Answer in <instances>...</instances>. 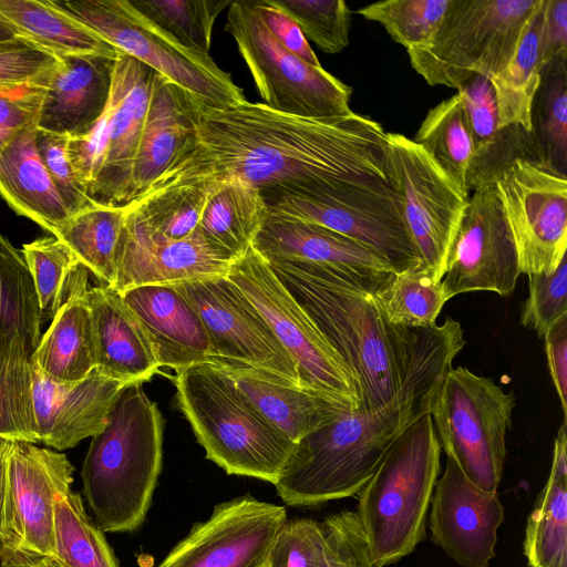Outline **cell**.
Instances as JSON below:
<instances>
[{
	"label": "cell",
	"mask_w": 567,
	"mask_h": 567,
	"mask_svg": "<svg viewBox=\"0 0 567 567\" xmlns=\"http://www.w3.org/2000/svg\"><path fill=\"white\" fill-rule=\"evenodd\" d=\"M209 363L228 375L260 415L293 443L351 411L318 393L276 381L251 367L228 360Z\"/></svg>",
	"instance_id": "27"
},
{
	"label": "cell",
	"mask_w": 567,
	"mask_h": 567,
	"mask_svg": "<svg viewBox=\"0 0 567 567\" xmlns=\"http://www.w3.org/2000/svg\"><path fill=\"white\" fill-rule=\"evenodd\" d=\"M33 278L22 250L0 234V368L35 352L41 326Z\"/></svg>",
	"instance_id": "30"
},
{
	"label": "cell",
	"mask_w": 567,
	"mask_h": 567,
	"mask_svg": "<svg viewBox=\"0 0 567 567\" xmlns=\"http://www.w3.org/2000/svg\"><path fill=\"white\" fill-rule=\"evenodd\" d=\"M542 0H451L423 48L406 50L412 68L430 85L458 89L472 75L492 80L514 58Z\"/></svg>",
	"instance_id": "7"
},
{
	"label": "cell",
	"mask_w": 567,
	"mask_h": 567,
	"mask_svg": "<svg viewBox=\"0 0 567 567\" xmlns=\"http://www.w3.org/2000/svg\"><path fill=\"white\" fill-rule=\"evenodd\" d=\"M164 419L142 383L124 385L106 425L92 436L82 492L102 532L125 533L145 520L162 470Z\"/></svg>",
	"instance_id": "4"
},
{
	"label": "cell",
	"mask_w": 567,
	"mask_h": 567,
	"mask_svg": "<svg viewBox=\"0 0 567 567\" xmlns=\"http://www.w3.org/2000/svg\"><path fill=\"white\" fill-rule=\"evenodd\" d=\"M175 402L206 457L230 475L275 485L295 443L271 425L209 362L176 371Z\"/></svg>",
	"instance_id": "6"
},
{
	"label": "cell",
	"mask_w": 567,
	"mask_h": 567,
	"mask_svg": "<svg viewBox=\"0 0 567 567\" xmlns=\"http://www.w3.org/2000/svg\"><path fill=\"white\" fill-rule=\"evenodd\" d=\"M30 363L56 382L79 381L96 367L86 293L75 297L59 310L40 339Z\"/></svg>",
	"instance_id": "33"
},
{
	"label": "cell",
	"mask_w": 567,
	"mask_h": 567,
	"mask_svg": "<svg viewBox=\"0 0 567 567\" xmlns=\"http://www.w3.org/2000/svg\"><path fill=\"white\" fill-rule=\"evenodd\" d=\"M47 84L0 89V150L37 125Z\"/></svg>",
	"instance_id": "52"
},
{
	"label": "cell",
	"mask_w": 567,
	"mask_h": 567,
	"mask_svg": "<svg viewBox=\"0 0 567 567\" xmlns=\"http://www.w3.org/2000/svg\"><path fill=\"white\" fill-rule=\"evenodd\" d=\"M68 142L65 136L37 128V147L41 161L66 209L73 216L95 205L86 197L75 176L68 156Z\"/></svg>",
	"instance_id": "51"
},
{
	"label": "cell",
	"mask_w": 567,
	"mask_h": 567,
	"mask_svg": "<svg viewBox=\"0 0 567 567\" xmlns=\"http://www.w3.org/2000/svg\"><path fill=\"white\" fill-rule=\"evenodd\" d=\"M55 561L61 567H120L102 529L86 514L79 493L61 492L54 506Z\"/></svg>",
	"instance_id": "40"
},
{
	"label": "cell",
	"mask_w": 567,
	"mask_h": 567,
	"mask_svg": "<svg viewBox=\"0 0 567 567\" xmlns=\"http://www.w3.org/2000/svg\"><path fill=\"white\" fill-rule=\"evenodd\" d=\"M225 30L235 40L267 107L302 117L352 112V89L287 50L267 29L251 0L230 2Z\"/></svg>",
	"instance_id": "12"
},
{
	"label": "cell",
	"mask_w": 567,
	"mask_h": 567,
	"mask_svg": "<svg viewBox=\"0 0 567 567\" xmlns=\"http://www.w3.org/2000/svg\"><path fill=\"white\" fill-rule=\"evenodd\" d=\"M299 25L306 39L326 53L341 52L349 44L351 12L342 0H272Z\"/></svg>",
	"instance_id": "47"
},
{
	"label": "cell",
	"mask_w": 567,
	"mask_h": 567,
	"mask_svg": "<svg viewBox=\"0 0 567 567\" xmlns=\"http://www.w3.org/2000/svg\"><path fill=\"white\" fill-rule=\"evenodd\" d=\"M213 182L192 183L138 197L126 210L168 239L187 238L199 228Z\"/></svg>",
	"instance_id": "42"
},
{
	"label": "cell",
	"mask_w": 567,
	"mask_h": 567,
	"mask_svg": "<svg viewBox=\"0 0 567 567\" xmlns=\"http://www.w3.org/2000/svg\"><path fill=\"white\" fill-rule=\"evenodd\" d=\"M386 165L389 181L400 196L405 225L422 262L442 280L470 195L404 135L388 133Z\"/></svg>",
	"instance_id": "14"
},
{
	"label": "cell",
	"mask_w": 567,
	"mask_h": 567,
	"mask_svg": "<svg viewBox=\"0 0 567 567\" xmlns=\"http://www.w3.org/2000/svg\"><path fill=\"white\" fill-rule=\"evenodd\" d=\"M516 245L520 274L553 272L567 250V177L516 159L495 184Z\"/></svg>",
	"instance_id": "16"
},
{
	"label": "cell",
	"mask_w": 567,
	"mask_h": 567,
	"mask_svg": "<svg viewBox=\"0 0 567 567\" xmlns=\"http://www.w3.org/2000/svg\"><path fill=\"white\" fill-rule=\"evenodd\" d=\"M60 58L23 37L0 41V89L47 84Z\"/></svg>",
	"instance_id": "50"
},
{
	"label": "cell",
	"mask_w": 567,
	"mask_h": 567,
	"mask_svg": "<svg viewBox=\"0 0 567 567\" xmlns=\"http://www.w3.org/2000/svg\"><path fill=\"white\" fill-rule=\"evenodd\" d=\"M430 413L402 384L385 405L341 413L295 443L275 487L289 506H316L358 494L403 430Z\"/></svg>",
	"instance_id": "3"
},
{
	"label": "cell",
	"mask_w": 567,
	"mask_h": 567,
	"mask_svg": "<svg viewBox=\"0 0 567 567\" xmlns=\"http://www.w3.org/2000/svg\"><path fill=\"white\" fill-rule=\"evenodd\" d=\"M543 0L530 19L509 64L491 82L498 113V128L522 125L532 131L530 110L542 78L539 33Z\"/></svg>",
	"instance_id": "37"
},
{
	"label": "cell",
	"mask_w": 567,
	"mask_h": 567,
	"mask_svg": "<svg viewBox=\"0 0 567 567\" xmlns=\"http://www.w3.org/2000/svg\"><path fill=\"white\" fill-rule=\"evenodd\" d=\"M184 48L209 56L214 24L228 0H128Z\"/></svg>",
	"instance_id": "43"
},
{
	"label": "cell",
	"mask_w": 567,
	"mask_h": 567,
	"mask_svg": "<svg viewBox=\"0 0 567 567\" xmlns=\"http://www.w3.org/2000/svg\"><path fill=\"white\" fill-rule=\"evenodd\" d=\"M3 16L23 37L58 58L121 53L51 0H0Z\"/></svg>",
	"instance_id": "32"
},
{
	"label": "cell",
	"mask_w": 567,
	"mask_h": 567,
	"mask_svg": "<svg viewBox=\"0 0 567 567\" xmlns=\"http://www.w3.org/2000/svg\"><path fill=\"white\" fill-rule=\"evenodd\" d=\"M528 276V298L520 323L544 337L547 330L567 315V256L550 274Z\"/></svg>",
	"instance_id": "49"
},
{
	"label": "cell",
	"mask_w": 567,
	"mask_h": 567,
	"mask_svg": "<svg viewBox=\"0 0 567 567\" xmlns=\"http://www.w3.org/2000/svg\"><path fill=\"white\" fill-rule=\"evenodd\" d=\"M120 293L146 332L159 368L179 371L209 361L204 323L173 284L143 285Z\"/></svg>",
	"instance_id": "24"
},
{
	"label": "cell",
	"mask_w": 567,
	"mask_h": 567,
	"mask_svg": "<svg viewBox=\"0 0 567 567\" xmlns=\"http://www.w3.org/2000/svg\"><path fill=\"white\" fill-rule=\"evenodd\" d=\"M516 159L545 164L532 131L522 125L498 128L492 140L475 148L466 175L468 193L495 187L501 175Z\"/></svg>",
	"instance_id": "45"
},
{
	"label": "cell",
	"mask_w": 567,
	"mask_h": 567,
	"mask_svg": "<svg viewBox=\"0 0 567 567\" xmlns=\"http://www.w3.org/2000/svg\"><path fill=\"white\" fill-rule=\"evenodd\" d=\"M384 319L406 328H432L447 301L442 287L425 265L395 272L392 280L373 295Z\"/></svg>",
	"instance_id": "41"
},
{
	"label": "cell",
	"mask_w": 567,
	"mask_h": 567,
	"mask_svg": "<svg viewBox=\"0 0 567 567\" xmlns=\"http://www.w3.org/2000/svg\"><path fill=\"white\" fill-rule=\"evenodd\" d=\"M515 404L513 392L464 367L449 370L433 401L430 414L441 447L488 493H497L502 480Z\"/></svg>",
	"instance_id": "10"
},
{
	"label": "cell",
	"mask_w": 567,
	"mask_h": 567,
	"mask_svg": "<svg viewBox=\"0 0 567 567\" xmlns=\"http://www.w3.org/2000/svg\"><path fill=\"white\" fill-rule=\"evenodd\" d=\"M73 465L63 453L33 443L11 441L8 471L13 525L2 546L55 557L54 506L58 495L70 488Z\"/></svg>",
	"instance_id": "21"
},
{
	"label": "cell",
	"mask_w": 567,
	"mask_h": 567,
	"mask_svg": "<svg viewBox=\"0 0 567 567\" xmlns=\"http://www.w3.org/2000/svg\"><path fill=\"white\" fill-rule=\"evenodd\" d=\"M0 567H61L55 559L0 545Z\"/></svg>",
	"instance_id": "58"
},
{
	"label": "cell",
	"mask_w": 567,
	"mask_h": 567,
	"mask_svg": "<svg viewBox=\"0 0 567 567\" xmlns=\"http://www.w3.org/2000/svg\"><path fill=\"white\" fill-rule=\"evenodd\" d=\"M268 265L354 377L359 410L390 402L406 372L411 328L389 323L373 295L336 272L308 264Z\"/></svg>",
	"instance_id": "2"
},
{
	"label": "cell",
	"mask_w": 567,
	"mask_h": 567,
	"mask_svg": "<svg viewBox=\"0 0 567 567\" xmlns=\"http://www.w3.org/2000/svg\"><path fill=\"white\" fill-rule=\"evenodd\" d=\"M18 32L13 25L0 14V41H6L18 37Z\"/></svg>",
	"instance_id": "59"
},
{
	"label": "cell",
	"mask_w": 567,
	"mask_h": 567,
	"mask_svg": "<svg viewBox=\"0 0 567 567\" xmlns=\"http://www.w3.org/2000/svg\"><path fill=\"white\" fill-rule=\"evenodd\" d=\"M22 252L37 290L41 322L52 320L64 305L91 288L90 270L55 236L24 244Z\"/></svg>",
	"instance_id": "35"
},
{
	"label": "cell",
	"mask_w": 567,
	"mask_h": 567,
	"mask_svg": "<svg viewBox=\"0 0 567 567\" xmlns=\"http://www.w3.org/2000/svg\"><path fill=\"white\" fill-rule=\"evenodd\" d=\"M519 275L516 245L495 187L473 192L446 259V299L471 291L509 297Z\"/></svg>",
	"instance_id": "17"
},
{
	"label": "cell",
	"mask_w": 567,
	"mask_h": 567,
	"mask_svg": "<svg viewBox=\"0 0 567 567\" xmlns=\"http://www.w3.org/2000/svg\"><path fill=\"white\" fill-rule=\"evenodd\" d=\"M209 182H213V187L199 230L209 243L236 259L252 246L269 216L268 206L257 188L240 179Z\"/></svg>",
	"instance_id": "34"
},
{
	"label": "cell",
	"mask_w": 567,
	"mask_h": 567,
	"mask_svg": "<svg viewBox=\"0 0 567 567\" xmlns=\"http://www.w3.org/2000/svg\"><path fill=\"white\" fill-rule=\"evenodd\" d=\"M440 455L441 445L427 413L395 439L359 492L355 513L372 567L399 561L425 537Z\"/></svg>",
	"instance_id": "5"
},
{
	"label": "cell",
	"mask_w": 567,
	"mask_h": 567,
	"mask_svg": "<svg viewBox=\"0 0 567 567\" xmlns=\"http://www.w3.org/2000/svg\"><path fill=\"white\" fill-rule=\"evenodd\" d=\"M156 75L146 64L120 53L104 113L86 136L68 142L75 176L96 206L124 208L131 203L134 159Z\"/></svg>",
	"instance_id": "8"
},
{
	"label": "cell",
	"mask_w": 567,
	"mask_h": 567,
	"mask_svg": "<svg viewBox=\"0 0 567 567\" xmlns=\"http://www.w3.org/2000/svg\"><path fill=\"white\" fill-rule=\"evenodd\" d=\"M0 196L52 235L70 217L37 147V125L0 150Z\"/></svg>",
	"instance_id": "29"
},
{
	"label": "cell",
	"mask_w": 567,
	"mask_h": 567,
	"mask_svg": "<svg viewBox=\"0 0 567 567\" xmlns=\"http://www.w3.org/2000/svg\"><path fill=\"white\" fill-rule=\"evenodd\" d=\"M30 365L39 442L60 451L102 431L118 392L126 385L97 368L79 381L56 382Z\"/></svg>",
	"instance_id": "23"
},
{
	"label": "cell",
	"mask_w": 567,
	"mask_h": 567,
	"mask_svg": "<svg viewBox=\"0 0 567 567\" xmlns=\"http://www.w3.org/2000/svg\"><path fill=\"white\" fill-rule=\"evenodd\" d=\"M412 141L470 195L466 175L475 144L463 103L457 94L427 112Z\"/></svg>",
	"instance_id": "36"
},
{
	"label": "cell",
	"mask_w": 567,
	"mask_h": 567,
	"mask_svg": "<svg viewBox=\"0 0 567 567\" xmlns=\"http://www.w3.org/2000/svg\"><path fill=\"white\" fill-rule=\"evenodd\" d=\"M227 277L266 320L295 363L303 389L348 410L360 408L354 377L252 246L233 261Z\"/></svg>",
	"instance_id": "11"
},
{
	"label": "cell",
	"mask_w": 567,
	"mask_h": 567,
	"mask_svg": "<svg viewBox=\"0 0 567 567\" xmlns=\"http://www.w3.org/2000/svg\"><path fill=\"white\" fill-rule=\"evenodd\" d=\"M272 35L291 53L313 66H321L297 22L272 0H251Z\"/></svg>",
	"instance_id": "54"
},
{
	"label": "cell",
	"mask_w": 567,
	"mask_h": 567,
	"mask_svg": "<svg viewBox=\"0 0 567 567\" xmlns=\"http://www.w3.org/2000/svg\"><path fill=\"white\" fill-rule=\"evenodd\" d=\"M173 285L204 323L210 344L208 362L234 361L281 383L302 388L289 354L260 312L227 276Z\"/></svg>",
	"instance_id": "15"
},
{
	"label": "cell",
	"mask_w": 567,
	"mask_h": 567,
	"mask_svg": "<svg viewBox=\"0 0 567 567\" xmlns=\"http://www.w3.org/2000/svg\"><path fill=\"white\" fill-rule=\"evenodd\" d=\"M91 310L96 367L125 384L150 380L158 370L143 327L113 287L99 285L86 292Z\"/></svg>",
	"instance_id": "26"
},
{
	"label": "cell",
	"mask_w": 567,
	"mask_h": 567,
	"mask_svg": "<svg viewBox=\"0 0 567 567\" xmlns=\"http://www.w3.org/2000/svg\"><path fill=\"white\" fill-rule=\"evenodd\" d=\"M252 248L267 262H298L338 274L364 291L383 289L395 271L377 251L323 226L269 215Z\"/></svg>",
	"instance_id": "19"
},
{
	"label": "cell",
	"mask_w": 567,
	"mask_h": 567,
	"mask_svg": "<svg viewBox=\"0 0 567 567\" xmlns=\"http://www.w3.org/2000/svg\"><path fill=\"white\" fill-rule=\"evenodd\" d=\"M539 49L543 66L567 54V0H543Z\"/></svg>",
	"instance_id": "55"
},
{
	"label": "cell",
	"mask_w": 567,
	"mask_h": 567,
	"mask_svg": "<svg viewBox=\"0 0 567 567\" xmlns=\"http://www.w3.org/2000/svg\"><path fill=\"white\" fill-rule=\"evenodd\" d=\"M0 439L40 443L30 359L16 358L0 368Z\"/></svg>",
	"instance_id": "46"
},
{
	"label": "cell",
	"mask_w": 567,
	"mask_h": 567,
	"mask_svg": "<svg viewBox=\"0 0 567 567\" xmlns=\"http://www.w3.org/2000/svg\"><path fill=\"white\" fill-rule=\"evenodd\" d=\"M566 421L554 442L548 480L530 512L524 539L529 567H567Z\"/></svg>",
	"instance_id": "31"
},
{
	"label": "cell",
	"mask_w": 567,
	"mask_h": 567,
	"mask_svg": "<svg viewBox=\"0 0 567 567\" xmlns=\"http://www.w3.org/2000/svg\"><path fill=\"white\" fill-rule=\"evenodd\" d=\"M115 60L105 55L60 58L44 91L37 128L69 140L86 136L109 103Z\"/></svg>",
	"instance_id": "25"
},
{
	"label": "cell",
	"mask_w": 567,
	"mask_h": 567,
	"mask_svg": "<svg viewBox=\"0 0 567 567\" xmlns=\"http://www.w3.org/2000/svg\"><path fill=\"white\" fill-rule=\"evenodd\" d=\"M107 43L161 74L200 104L221 109L246 101L231 75L142 16L128 0H51Z\"/></svg>",
	"instance_id": "9"
},
{
	"label": "cell",
	"mask_w": 567,
	"mask_h": 567,
	"mask_svg": "<svg viewBox=\"0 0 567 567\" xmlns=\"http://www.w3.org/2000/svg\"><path fill=\"white\" fill-rule=\"evenodd\" d=\"M284 506L240 496L216 505L157 567H266Z\"/></svg>",
	"instance_id": "18"
},
{
	"label": "cell",
	"mask_w": 567,
	"mask_h": 567,
	"mask_svg": "<svg viewBox=\"0 0 567 567\" xmlns=\"http://www.w3.org/2000/svg\"><path fill=\"white\" fill-rule=\"evenodd\" d=\"M475 148L492 140L498 131V113L495 91L489 79L474 74L458 89Z\"/></svg>",
	"instance_id": "53"
},
{
	"label": "cell",
	"mask_w": 567,
	"mask_h": 567,
	"mask_svg": "<svg viewBox=\"0 0 567 567\" xmlns=\"http://www.w3.org/2000/svg\"><path fill=\"white\" fill-rule=\"evenodd\" d=\"M265 202L269 215L317 224L365 245L395 272L423 264L390 181L351 184L319 198L280 195Z\"/></svg>",
	"instance_id": "13"
},
{
	"label": "cell",
	"mask_w": 567,
	"mask_h": 567,
	"mask_svg": "<svg viewBox=\"0 0 567 567\" xmlns=\"http://www.w3.org/2000/svg\"><path fill=\"white\" fill-rule=\"evenodd\" d=\"M545 350L551 380L564 413L567 414V315L563 316L545 333Z\"/></svg>",
	"instance_id": "56"
},
{
	"label": "cell",
	"mask_w": 567,
	"mask_h": 567,
	"mask_svg": "<svg viewBox=\"0 0 567 567\" xmlns=\"http://www.w3.org/2000/svg\"><path fill=\"white\" fill-rule=\"evenodd\" d=\"M451 0H385L358 10L383 25L406 50L425 47L437 32Z\"/></svg>",
	"instance_id": "44"
},
{
	"label": "cell",
	"mask_w": 567,
	"mask_h": 567,
	"mask_svg": "<svg viewBox=\"0 0 567 567\" xmlns=\"http://www.w3.org/2000/svg\"><path fill=\"white\" fill-rule=\"evenodd\" d=\"M530 124L544 163L567 177V54L543 66Z\"/></svg>",
	"instance_id": "39"
},
{
	"label": "cell",
	"mask_w": 567,
	"mask_h": 567,
	"mask_svg": "<svg viewBox=\"0 0 567 567\" xmlns=\"http://www.w3.org/2000/svg\"><path fill=\"white\" fill-rule=\"evenodd\" d=\"M195 100L157 73L134 159L131 203L169 168L194 134Z\"/></svg>",
	"instance_id": "28"
},
{
	"label": "cell",
	"mask_w": 567,
	"mask_h": 567,
	"mask_svg": "<svg viewBox=\"0 0 567 567\" xmlns=\"http://www.w3.org/2000/svg\"><path fill=\"white\" fill-rule=\"evenodd\" d=\"M235 258L209 243L199 228L187 238L158 235L126 210L115 255L118 292L143 285H163L227 276Z\"/></svg>",
	"instance_id": "20"
},
{
	"label": "cell",
	"mask_w": 567,
	"mask_h": 567,
	"mask_svg": "<svg viewBox=\"0 0 567 567\" xmlns=\"http://www.w3.org/2000/svg\"><path fill=\"white\" fill-rule=\"evenodd\" d=\"M125 216V207L95 205L71 216L53 236L62 240L101 284L112 287Z\"/></svg>",
	"instance_id": "38"
},
{
	"label": "cell",
	"mask_w": 567,
	"mask_h": 567,
	"mask_svg": "<svg viewBox=\"0 0 567 567\" xmlns=\"http://www.w3.org/2000/svg\"><path fill=\"white\" fill-rule=\"evenodd\" d=\"M386 135L380 123L353 111L302 117L247 100L221 109L195 100L194 134L143 195L237 178L265 199L319 198L351 184L389 182Z\"/></svg>",
	"instance_id": "1"
},
{
	"label": "cell",
	"mask_w": 567,
	"mask_h": 567,
	"mask_svg": "<svg viewBox=\"0 0 567 567\" xmlns=\"http://www.w3.org/2000/svg\"><path fill=\"white\" fill-rule=\"evenodd\" d=\"M431 504L434 543L463 567H488L496 555L497 529L505 514L497 493L478 488L447 457Z\"/></svg>",
	"instance_id": "22"
},
{
	"label": "cell",
	"mask_w": 567,
	"mask_h": 567,
	"mask_svg": "<svg viewBox=\"0 0 567 567\" xmlns=\"http://www.w3.org/2000/svg\"><path fill=\"white\" fill-rule=\"evenodd\" d=\"M11 441L0 439V544H7L12 536L13 508L8 471V455Z\"/></svg>",
	"instance_id": "57"
},
{
	"label": "cell",
	"mask_w": 567,
	"mask_h": 567,
	"mask_svg": "<svg viewBox=\"0 0 567 567\" xmlns=\"http://www.w3.org/2000/svg\"><path fill=\"white\" fill-rule=\"evenodd\" d=\"M328 539L321 523L312 518H292L278 529L270 546L266 567H324Z\"/></svg>",
	"instance_id": "48"
}]
</instances>
